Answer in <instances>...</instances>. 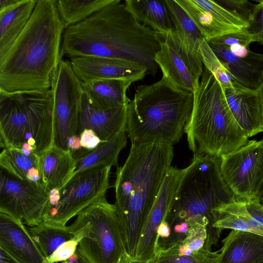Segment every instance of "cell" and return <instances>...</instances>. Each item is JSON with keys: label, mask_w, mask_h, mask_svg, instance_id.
<instances>
[{"label": "cell", "mask_w": 263, "mask_h": 263, "mask_svg": "<svg viewBox=\"0 0 263 263\" xmlns=\"http://www.w3.org/2000/svg\"><path fill=\"white\" fill-rule=\"evenodd\" d=\"M222 176L237 199L259 197L263 190V142H248L220 158Z\"/></svg>", "instance_id": "11"}, {"label": "cell", "mask_w": 263, "mask_h": 263, "mask_svg": "<svg viewBox=\"0 0 263 263\" xmlns=\"http://www.w3.org/2000/svg\"><path fill=\"white\" fill-rule=\"evenodd\" d=\"M193 99V93L163 77L138 86L127 106L126 132L131 142L178 143L191 115Z\"/></svg>", "instance_id": "4"}, {"label": "cell", "mask_w": 263, "mask_h": 263, "mask_svg": "<svg viewBox=\"0 0 263 263\" xmlns=\"http://www.w3.org/2000/svg\"><path fill=\"white\" fill-rule=\"evenodd\" d=\"M222 242L218 263H263V236L231 230Z\"/></svg>", "instance_id": "21"}, {"label": "cell", "mask_w": 263, "mask_h": 263, "mask_svg": "<svg viewBox=\"0 0 263 263\" xmlns=\"http://www.w3.org/2000/svg\"><path fill=\"white\" fill-rule=\"evenodd\" d=\"M53 146L68 150V141L78 135L83 90L70 61L61 59L51 78Z\"/></svg>", "instance_id": "10"}, {"label": "cell", "mask_w": 263, "mask_h": 263, "mask_svg": "<svg viewBox=\"0 0 263 263\" xmlns=\"http://www.w3.org/2000/svg\"><path fill=\"white\" fill-rule=\"evenodd\" d=\"M127 263V262H126Z\"/></svg>", "instance_id": "49"}, {"label": "cell", "mask_w": 263, "mask_h": 263, "mask_svg": "<svg viewBox=\"0 0 263 263\" xmlns=\"http://www.w3.org/2000/svg\"><path fill=\"white\" fill-rule=\"evenodd\" d=\"M37 0H18L0 10V58L9 50L27 25Z\"/></svg>", "instance_id": "23"}, {"label": "cell", "mask_w": 263, "mask_h": 263, "mask_svg": "<svg viewBox=\"0 0 263 263\" xmlns=\"http://www.w3.org/2000/svg\"><path fill=\"white\" fill-rule=\"evenodd\" d=\"M174 27V32L181 50L191 60L203 64L199 43L203 39L197 27L175 0H165Z\"/></svg>", "instance_id": "25"}, {"label": "cell", "mask_w": 263, "mask_h": 263, "mask_svg": "<svg viewBox=\"0 0 263 263\" xmlns=\"http://www.w3.org/2000/svg\"><path fill=\"white\" fill-rule=\"evenodd\" d=\"M219 251L203 249L191 256H177L156 254L146 263H218Z\"/></svg>", "instance_id": "34"}, {"label": "cell", "mask_w": 263, "mask_h": 263, "mask_svg": "<svg viewBox=\"0 0 263 263\" xmlns=\"http://www.w3.org/2000/svg\"><path fill=\"white\" fill-rule=\"evenodd\" d=\"M260 100L262 114L263 116V71L261 73L260 82L257 88L256 89Z\"/></svg>", "instance_id": "41"}, {"label": "cell", "mask_w": 263, "mask_h": 263, "mask_svg": "<svg viewBox=\"0 0 263 263\" xmlns=\"http://www.w3.org/2000/svg\"><path fill=\"white\" fill-rule=\"evenodd\" d=\"M259 198L261 202L263 203V193L259 195Z\"/></svg>", "instance_id": "46"}, {"label": "cell", "mask_w": 263, "mask_h": 263, "mask_svg": "<svg viewBox=\"0 0 263 263\" xmlns=\"http://www.w3.org/2000/svg\"><path fill=\"white\" fill-rule=\"evenodd\" d=\"M155 60L162 72V77L179 89L194 92L204 66L191 60L181 50L174 30L163 37Z\"/></svg>", "instance_id": "14"}, {"label": "cell", "mask_w": 263, "mask_h": 263, "mask_svg": "<svg viewBox=\"0 0 263 263\" xmlns=\"http://www.w3.org/2000/svg\"><path fill=\"white\" fill-rule=\"evenodd\" d=\"M127 263H146V262H142L140 261L135 260V259L132 258V257H129V256H128Z\"/></svg>", "instance_id": "44"}, {"label": "cell", "mask_w": 263, "mask_h": 263, "mask_svg": "<svg viewBox=\"0 0 263 263\" xmlns=\"http://www.w3.org/2000/svg\"><path fill=\"white\" fill-rule=\"evenodd\" d=\"M207 235L206 226L195 223L190 227L184 239L175 245L184 254L193 255L204 249Z\"/></svg>", "instance_id": "35"}, {"label": "cell", "mask_w": 263, "mask_h": 263, "mask_svg": "<svg viewBox=\"0 0 263 263\" xmlns=\"http://www.w3.org/2000/svg\"><path fill=\"white\" fill-rule=\"evenodd\" d=\"M65 29L55 0H37L24 30L0 58V90H50Z\"/></svg>", "instance_id": "2"}, {"label": "cell", "mask_w": 263, "mask_h": 263, "mask_svg": "<svg viewBox=\"0 0 263 263\" xmlns=\"http://www.w3.org/2000/svg\"><path fill=\"white\" fill-rule=\"evenodd\" d=\"M261 140H262V142H263V138L261 139ZM263 193V190H262V191H261V192L260 194H261V193Z\"/></svg>", "instance_id": "48"}, {"label": "cell", "mask_w": 263, "mask_h": 263, "mask_svg": "<svg viewBox=\"0 0 263 263\" xmlns=\"http://www.w3.org/2000/svg\"><path fill=\"white\" fill-rule=\"evenodd\" d=\"M247 29L251 34H255L263 30V0L257 1Z\"/></svg>", "instance_id": "38"}, {"label": "cell", "mask_w": 263, "mask_h": 263, "mask_svg": "<svg viewBox=\"0 0 263 263\" xmlns=\"http://www.w3.org/2000/svg\"><path fill=\"white\" fill-rule=\"evenodd\" d=\"M51 89L8 93L0 90V145L40 157L53 146Z\"/></svg>", "instance_id": "7"}, {"label": "cell", "mask_w": 263, "mask_h": 263, "mask_svg": "<svg viewBox=\"0 0 263 263\" xmlns=\"http://www.w3.org/2000/svg\"><path fill=\"white\" fill-rule=\"evenodd\" d=\"M115 0H55L60 17L65 27L79 23Z\"/></svg>", "instance_id": "31"}, {"label": "cell", "mask_w": 263, "mask_h": 263, "mask_svg": "<svg viewBox=\"0 0 263 263\" xmlns=\"http://www.w3.org/2000/svg\"><path fill=\"white\" fill-rule=\"evenodd\" d=\"M163 36L138 22L124 3L115 0L84 21L66 28L60 58L97 56L121 59L138 64L155 76V57Z\"/></svg>", "instance_id": "1"}, {"label": "cell", "mask_w": 263, "mask_h": 263, "mask_svg": "<svg viewBox=\"0 0 263 263\" xmlns=\"http://www.w3.org/2000/svg\"><path fill=\"white\" fill-rule=\"evenodd\" d=\"M70 62L73 72L82 82L107 79L136 82L147 74V69L138 64L115 58L84 56L72 58Z\"/></svg>", "instance_id": "15"}, {"label": "cell", "mask_w": 263, "mask_h": 263, "mask_svg": "<svg viewBox=\"0 0 263 263\" xmlns=\"http://www.w3.org/2000/svg\"><path fill=\"white\" fill-rule=\"evenodd\" d=\"M217 57L235 79L247 88L256 89L263 71V54L252 51L247 57H239L220 45L208 43Z\"/></svg>", "instance_id": "22"}, {"label": "cell", "mask_w": 263, "mask_h": 263, "mask_svg": "<svg viewBox=\"0 0 263 263\" xmlns=\"http://www.w3.org/2000/svg\"><path fill=\"white\" fill-rule=\"evenodd\" d=\"M73 223L85 228L76 252L88 263L127 262L116 208L106 195L80 212Z\"/></svg>", "instance_id": "8"}, {"label": "cell", "mask_w": 263, "mask_h": 263, "mask_svg": "<svg viewBox=\"0 0 263 263\" xmlns=\"http://www.w3.org/2000/svg\"><path fill=\"white\" fill-rule=\"evenodd\" d=\"M135 82L122 79L92 80L82 82L83 91L97 105L109 108L127 106L131 100L127 96V90Z\"/></svg>", "instance_id": "26"}, {"label": "cell", "mask_w": 263, "mask_h": 263, "mask_svg": "<svg viewBox=\"0 0 263 263\" xmlns=\"http://www.w3.org/2000/svg\"><path fill=\"white\" fill-rule=\"evenodd\" d=\"M77 254L78 255L79 259H78V261L76 263H88V262L86 260H85L82 256H81L77 253Z\"/></svg>", "instance_id": "45"}, {"label": "cell", "mask_w": 263, "mask_h": 263, "mask_svg": "<svg viewBox=\"0 0 263 263\" xmlns=\"http://www.w3.org/2000/svg\"><path fill=\"white\" fill-rule=\"evenodd\" d=\"M193 94L184 132L194 156L219 158L248 142L249 137L232 113L222 86L204 66Z\"/></svg>", "instance_id": "5"}, {"label": "cell", "mask_w": 263, "mask_h": 263, "mask_svg": "<svg viewBox=\"0 0 263 263\" xmlns=\"http://www.w3.org/2000/svg\"><path fill=\"white\" fill-rule=\"evenodd\" d=\"M255 41L260 44H263V30L255 34Z\"/></svg>", "instance_id": "43"}, {"label": "cell", "mask_w": 263, "mask_h": 263, "mask_svg": "<svg viewBox=\"0 0 263 263\" xmlns=\"http://www.w3.org/2000/svg\"><path fill=\"white\" fill-rule=\"evenodd\" d=\"M1 169L23 181L43 185L39 157L20 149L4 148L0 153Z\"/></svg>", "instance_id": "28"}, {"label": "cell", "mask_w": 263, "mask_h": 263, "mask_svg": "<svg viewBox=\"0 0 263 263\" xmlns=\"http://www.w3.org/2000/svg\"><path fill=\"white\" fill-rule=\"evenodd\" d=\"M28 229L45 258L51 255L62 243L75 235L69 226H57L44 221Z\"/></svg>", "instance_id": "30"}, {"label": "cell", "mask_w": 263, "mask_h": 263, "mask_svg": "<svg viewBox=\"0 0 263 263\" xmlns=\"http://www.w3.org/2000/svg\"><path fill=\"white\" fill-rule=\"evenodd\" d=\"M111 167L84 171L73 177L59 191L51 193L43 221L65 227L70 219L105 195L109 187Z\"/></svg>", "instance_id": "9"}, {"label": "cell", "mask_w": 263, "mask_h": 263, "mask_svg": "<svg viewBox=\"0 0 263 263\" xmlns=\"http://www.w3.org/2000/svg\"><path fill=\"white\" fill-rule=\"evenodd\" d=\"M254 42H256L255 34H251L245 30L223 35L208 43L220 45L238 57H246L252 51L250 49L249 45Z\"/></svg>", "instance_id": "33"}, {"label": "cell", "mask_w": 263, "mask_h": 263, "mask_svg": "<svg viewBox=\"0 0 263 263\" xmlns=\"http://www.w3.org/2000/svg\"><path fill=\"white\" fill-rule=\"evenodd\" d=\"M213 228L221 233L230 229L263 236V203L259 197L235 199L214 212Z\"/></svg>", "instance_id": "16"}, {"label": "cell", "mask_w": 263, "mask_h": 263, "mask_svg": "<svg viewBox=\"0 0 263 263\" xmlns=\"http://www.w3.org/2000/svg\"><path fill=\"white\" fill-rule=\"evenodd\" d=\"M0 263H21L3 248L0 247Z\"/></svg>", "instance_id": "40"}, {"label": "cell", "mask_w": 263, "mask_h": 263, "mask_svg": "<svg viewBox=\"0 0 263 263\" xmlns=\"http://www.w3.org/2000/svg\"><path fill=\"white\" fill-rule=\"evenodd\" d=\"M175 1L192 20L207 42L228 34L239 32L220 22L211 13L197 4L195 0Z\"/></svg>", "instance_id": "29"}, {"label": "cell", "mask_w": 263, "mask_h": 263, "mask_svg": "<svg viewBox=\"0 0 263 263\" xmlns=\"http://www.w3.org/2000/svg\"><path fill=\"white\" fill-rule=\"evenodd\" d=\"M223 90L232 113L248 137L263 132V116L256 90L244 86Z\"/></svg>", "instance_id": "19"}, {"label": "cell", "mask_w": 263, "mask_h": 263, "mask_svg": "<svg viewBox=\"0 0 263 263\" xmlns=\"http://www.w3.org/2000/svg\"><path fill=\"white\" fill-rule=\"evenodd\" d=\"M184 172L185 168L172 166L168 170L146 218L132 258L147 262L155 256L158 228L172 206Z\"/></svg>", "instance_id": "13"}, {"label": "cell", "mask_w": 263, "mask_h": 263, "mask_svg": "<svg viewBox=\"0 0 263 263\" xmlns=\"http://www.w3.org/2000/svg\"><path fill=\"white\" fill-rule=\"evenodd\" d=\"M127 106L104 108L95 104L83 91L79 115L78 135L85 129H92L103 142L125 129Z\"/></svg>", "instance_id": "17"}, {"label": "cell", "mask_w": 263, "mask_h": 263, "mask_svg": "<svg viewBox=\"0 0 263 263\" xmlns=\"http://www.w3.org/2000/svg\"><path fill=\"white\" fill-rule=\"evenodd\" d=\"M18 1V0H0V10L5 9L14 5Z\"/></svg>", "instance_id": "42"}, {"label": "cell", "mask_w": 263, "mask_h": 263, "mask_svg": "<svg viewBox=\"0 0 263 263\" xmlns=\"http://www.w3.org/2000/svg\"><path fill=\"white\" fill-rule=\"evenodd\" d=\"M173 145L132 142L123 166L117 167L115 206L124 246L134 258L141 233L174 157Z\"/></svg>", "instance_id": "3"}, {"label": "cell", "mask_w": 263, "mask_h": 263, "mask_svg": "<svg viewBox=\"0 0 263 263\" xmlns=\"http://www.w3.org/2000/svg\"><path fill=\"white\" fill-rule=\"evenodd\" d=\"M63 263H71V262H70L69 261H68V260H66L65 261H64L63 262Z\"/></svg>", "instance_id": "47"}, {"label": "cell", "mask_w": 263, "mask_h": 263, "mask_svg": "<svg viewBox=\"0 0 263 263\" xmlns=\"http://www.w3.org/2000/svg\"><path fill=\"white\" fill-rule=\"evenodd\" d=\"M126 133L125 129L118 132L97 148L76 160V169L70 180L78 174L90 169L112 166L118 167L119 154L126 145Z\"/></svg>", "instance_id": "27"}, {"label": "cell", "mask_w": 263, "mask_h": 263, "mask_svg": "<svg viewBox=\"0 0 263 263\" xmlns=\"http://www.w3.org/2000/svg\"><path fill=\"white\" fill-rule=\"evenodd\" d=\"M215 1L222 7L233 11L248 23L252 17L255 6V4L248 0H217Z\"/></svg>", "instance_id": "37"}, {"label": "cell", "mask_w": 263, "mask_h": 263, "mask_svg": "<svg viewBox=\"0 0 263 263\" xmlns=\"http://www.w3.org/2000/svg\"><path fill=\"white\" fill-rule=\"evenodd\" d=\"M50 198L43 185L21 180L1 169L0 212L35 226L43 221Z\"/></svg>", "instance_id": "12"}, {"label": "cell", "mask_w": 263, "mask_h": 263, "mask_svg": "<svg viewBox=\"0 0 263 263\" xmlns=\"http://www.w3.org/2000/svg\"><path fill=\"white\" fill-rule=\"evenodd\" d=\"M43 185L51 193L59 191L70 180L77 161L69 151L52 146L39 157Z\"/></svg>", "instance_id": "20"}, {"label": "cell", "mask_w": 263, "mask_h": 263, "mask_svg": "<svg viewBox=\"0 0 263 263\" xmlns=\"http://www.w3.org/2000/svg\"><path fill=\"white\" fill-rule=\"evenodd\" d=\"M0 247L21 263L44 262L28 228L20 219L3 212H0Z\"/></svg>", "instance_id": "18"}, {"label": "cell", "mask_w": 263, "mask_h": 263, "mask_svg": "<svg viewBox=\"0 0 263 263\" xmlns=\"http://www.w3.org/2000/svg\"><path fill=\"white\" fill-rule=\"evenodd\" d=\"M199 48L203 66L215 76L223 89L244 87L217 57L205 39H202L200 41Z\"/></svg>", "instance_id": "32"}, {"label": "cell", "mask_w": 263, "mask_h": 263, "mask_svg": "<svg viewBox=\"0 0 263 263\" xmlns=\"http://www.w3.org/2000/svg\"><path fill=\"white\" fill-rule=\"evenodd\" d=\"M69 227L75 233L74 236L62 243L51 255L45 258L44 263L65 261L76 252L80 242L85 235V228L73 223Z\"/></svg>", "instance_id": "36"}, {"label": "cell", "mask_w": 263, "mask_h": 263, "mask_svg": "<svg viewBox=\"0 0 263 263\" xmlns=\"http://www.w3.org/2000/svg\"><path fill=\"white\" fill-rule=\"evenodd\" d=\"M124 4L138 22L149 27L163 37L174 30L165 1L126 0Z\"/></svg>", "instance_id": "24"}, {"label": "cell", "mask_w": 263, "mask_h": 263, "mask_svg": "<svg viewBox=\"0 0 263 263\" xmlns=\"http://www.w3.org/2000/svg\"><path fill=\"white\" fill-rule=\"evenodd\" d=\"M236 198L224 181L220 158L194 156L186 168L172 206L165 220L170 227L185 222L190 227L200 223L207 227L204 248L211 250L221 232L213 228L214 211Z\"/></svg>", "instance_id": "6"}, {"label": "cell", "mask_w": 263, "mask_h": 263, "mask_svg": "<svg viewBox=\"0 0 263 263\" xmlns=\"http://www.w3.org/2000/svg\"><path fill=\"white\" fill-rule=\"evenodd\" d=\"M79 136L82 147L89 151L94 150L104 143L92 129L83 130Z\"/></svg>", "instance_id": "39"}]
</instances>
